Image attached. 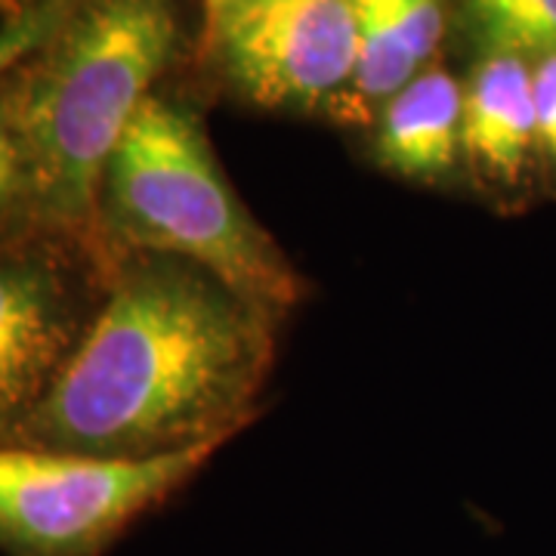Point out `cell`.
Returning a JSON list of instances; mask_svg holds the SVG:
<instances>
[{
	"instance_id": "cell-1",
	"label": "cell",
	"mask_w": 556,
	"mask_h": 556,
	"mask_svg": "<svg viewBox=\"0 0 556 556\" xmlns=\"http://www.w3.org/2000/svg\"><path fill=\"white\" fill-rule=\"evenodd\" d=\"M276 321L189 260L130 251L53 390L7 445L159 457L229 442L254 417Z\"/></svg>"
},
{
	"instance_id": "cell-2",
	"label": "cell",
	"mask_w": 556,
	"mask_h": 556,
	"mask_svg": "<svg viewBox=\"0 0 556 556\" xmlns=\"http://www.w3.org/2000/svg\"><path fill=\"white\" fill-rule=\"evenodd\" d=\"M177 40L170 0H87L0 87L22 195L47 229L97 236L105 167Z\"/></svg>"
},
{
	"instance_id": "cell-3",
	"label": "cell",
	"mask_w": 556,
	"mask_h": 556,
	"mask_svg": "<svg viewBox=\"0 0 556 556\" xmlns=\"http://www.w3.org/2000/svg\"><path fill=\"white\" fill-rule=\"evenodd\" d=\"M100 223L139 254L195 263L281 318L303 294L298 269L241 204L199 118L149 97L105 167Z\"/></svg>"
},
{
	"instance_id": "cell-4",
	"label": "cell",
	"mask_w": 556,
	"mask_h": 556,
	"mask_svg": "<svg viewBox=\"0 0 556 556\" xmlns=\"http://www.w3.org/2000/svg\"><path fill=\"white\" fill-rule=\"evenodd\" d=\"M223 445L159 457L0 445V547L16 556H97Z\"/></svg>"
},
{
	"instance_id": "cell-5",
	"label": "cell",
	"mask_w": 556,
	"mask_h": 556,
	"mask_svg": "<svg viewBox=\"0 0 556 556\" xmlns=\"http://www.w3.org/2000/svg\"><path fill=\"white\" fill-rule=\"evenodd\" d=\"M211 40L251 102L331 115L356 78V0H244Z\"/></svg>"
},
{
	"instance_id": "cell-6",
	"label": "cell",
	"mask_w": 556,
	"mask_h": 556,
	"mask_svg": "<svg viewBox=\"0 0 556 556\" xmlns=\"http://www.w3.org/2000/svg\"><path fill=\"white\" fill-rule=\"evenodd\" d=\"M75 263L56 244L0 239V445L53 390L93 313Z\"/></svg>"
},
{
	"instance_id": "cell-7",
	"label": "cell",
	"mask_w": 556,
	"mask_h": 556,
	"mask_svg": "<svg viewBox=\"0 0 556 556\" xmlns=\"http://www.w3.org/2000/svg\"><path fill=\"white\" fill-rule=\"evenodd\" d=\"M464 161L495 192H522L541 174L529 56L479 50L464 80Z\"/></svg>"
},
{
	"instance_id": "cell-8",
	"label": "cell",
	"mask_w": 556,
	"mask_h": 556,
	"mask_svg": "<svg viewBox=\"0 0 556 556\" xmlns=\"http://www.w3.org/2000/svg\"><path fill=\"white\" fill-rule=\"evenodd\" d=\"M356 78L331 118L375 124L383 102L433 65L445 0H356Z\"/></svg>"
},
{
	"instance_id": "cell-9",
	"label": "cell",
	"mask_w": 556,
	"mask_h": 556,
	"mask_svg": "<svg viewBox=\"0 0 556 556\" xmlns=\"http://www.w3.org/2000/svg\"><path fill=\"white\" fill-rule=\"evenodd\" d=\"M375 155L405 179L448 177L464 159V84L439 65L408 80L375 118Z\"/></svg>"
},
{
	"instance_id": "cell-10",
	"label": "cell",
	"mask_w": 556,
	"mask_h": 556,
	"mask_svg": "<svg viewBox=\"0 0 556 556\" xmlns=\"http://www.w3.org/2000/svg\"><path fill=\"white\" fill-rule=\"evenodd\" d=\"M477 50H514L529 60L556 50V0H460Z\"/></svg>"
},
{
	"instance_id": "cell-11",
	"label": "cell",
	"mask_w": 556,
	"mask_h": 556,
	"mask_svg": "<svg viewBox=\"0 0 556 556\" xmlns=\"http://www.w3.org/2000/svg\"><path fill=\"white\" fill-rule=\"evenodd\" d=\"M532 90H535L541 174L556 182V50L532 60Z\"/></svg>"
},
{
	"instance_id": "cell-12",
	"label": "cell",
	"mask_w": 556,
	"mask_h": 556,
	"mask_svg": "<svg viewBox=\"0 0 556 556\" xmlns=\"http://www.w3.org/2000/svg\"><path fill=\"white\" fill-rule=\"evenodd\" d=\"M241 3H244V0H204V10H207V31H214L226 16H232Z\"/></svg>"
},
{
	"instance_id": "cell-13",
	"label": "cell",
	"mask_w": 556,
	"mask_h": 556,
	"mask_svg": "<svg viewBox=\"0 0 556 556\" xmlns=\"http://www.w3.org/2000/svg\"><path fill=\"white\" fill-rule=\"evenodd\" d=\"M7 3H16V7H22V10H25V3H28V0H7Z\"/></svg>"
}]
</instances>
